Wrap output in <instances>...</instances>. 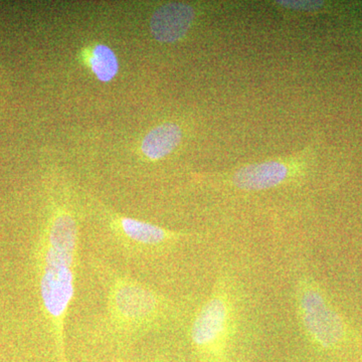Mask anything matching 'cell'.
Instances as JSON below:
<instances>
[{"mask_svg":"<svg viewBox=\"0 0 362 362\" xmlns=\"http://www.w3.org/2000/svg\"><path fill=\"white\" fill-rule=\"evenodd\" d=\"M88 66L98 80L103 83L111 82L119 71V62L115 52L107 45H93L88 51Z\"/></svg>","mask_w":362,"mask_h":362,"instance_id":"9c48e42d","label":"cell"},{"mask_svg":"<svg viewBox=\"0 0 362 362\" xmlns=\"http://www.w3.org/2000/svg\"><path fill=\"white\" fill-rule=\"evenodd\" d=\"M171 304L156 290L132 278L116 276L107 289V313L112 327L133 335L159 327L168 320Z\"/></svg>","mask_w":362,"mask_h":362,"instance_id":"7a4b0ae2","label":"cell"},{"mask_svg":"<svg viewBox=\"0 0 362 362\" xmlns=\"http://www.w3.org/2000/svg\"><path fill=\"white\" fill-rule=\"evenodd\" d=\"M194 18V7L183 2H170L152 14L150 30L157 42L173 44L187 35Z\"/></svg>","mask_w":362,"mask_h":362,"instance_id":"52a82bcc","label":"cell"},{"mask_svg":"<svg viewBox=\"0 0 362 362\" xmlns=\"http://www.w3.org/2000/svg\"><path fill=\"white\" fill-rule=\"evenodd\" d=\"M78 251L77 220L71 209L56 204L40 246V292L59 362H68L66 321L75 296Z\"/></svg>","mask_w":362,"mask_h":362,"instance_id":"6da1fadb","label":"cell"},{"mask_svg":"<svg viewBox=\"0 0 362 362\" xmlns=\"http://www.w3.org/2000/svg\"><path fill=\"white\" fill-rule=\"evenodd\" d=\"M276 6L283 7L287 11H295V13H316L324 7L323 1H275Z\"/></svg>","mask_w":362,"mask_h":362,"instance_id":"30bf717a","label":"cell"},{"mask_svg":"<svg viewBox=\"0 0 362 362\" xmlns=\"http://www.w3.org/2000/svg\"><path fill=\"white\" fill-rule=\"evenodd\" d=\"M183 131L178 124L166 122L147 133L141 143L142 153L149 160L157 161L173 153L182 141Z\"/></svg>","mask_w":362,"mask_h":362,"instance_id":"ba28073f","label":"cell"},{"mask_svg":"<svg viewBox=\"0 0 362 362\" xmlns=\"http://www.w3.org/2000/svg\"><path fill=\"white\" fill-rule=\"evenodd\" d=\"M110 226L121 244L136 252H160L187 237L185 233L126 216H111Z\"/></svg>","mask_w":362,"mask_h":362,"instance_id":"8992f818","label":"cell"},{"mask_svg":"<svg viewBox=\"0 0 362 362\" xmlns=\"http://www.w3.org/2000/svg\"><path fill=\"white\" fill-rule=\"evenodd\" d=\"M235 327L232 289L220 278L201 307L190 328V342L202 362H226Z\"/></svg>","mask_w":362,"mask_h":362,"instance_id":"3957f363","label":"cell"},{"mask_svg":"<svg viewBox=\"0 0 362 362\" xmlns=\"http://www.w3.org/2000/svg\"><path fill=\"white\" fill-rule=\"evenodd\" d=\"M298 318L305 335L321 349H332L344 337V326L318 286L305 278L296 291Z\"/></svg>","mask_w":362,"mask_h":362,"instance_id":"5b68a950","label":"cell"},{"mask_svg":"<svg viewBox=\"0 0 362 362\" xmlns=\"http://www.w3.org/2000/svg\"><path fill=\"white\" fill-rule=\"evenodd\" d=\"M311 152L308 147L290 156L255 162L221 175L218 181L240 192H262L296 180L308 169Z\"/></svg>","mask_w":362,"mask_h":362,"instance_id":"277c9868","label":"cell"}]
</instances>
